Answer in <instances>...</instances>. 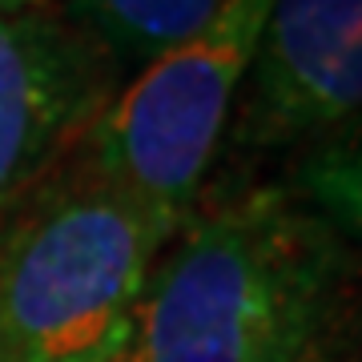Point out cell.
Segmentation results:
<instances>
[{"label": "cell", "instance_id": "obj_2", "mask_svg": "<svg viewBox=\"0 0 362 362\" xmlns=\"http://www.w3.org/2000/svg\"><path fill=\"white\" fill-rule=\"evenodd\" d=\"M169 233L77 145L0 218V362H105Z\"/></svg>", "mask_w": 362, "mask_h": 362}, {"label": "cell", "instance_id": "obj_5", "mask_svg": "<svg viewBox=\"0 0 362 362\" xmlns=\"http://www.w3.org/2000/svg\"><path fill=\"white\" fill-rule=\"evenodd\" d=\"M362 117V0H278L230 117L246 153L318 145Z\"/></svg>", "mask_w": 362, "mask_h": 362}, {"label": "cell", "instance_id": "obj_7", "mask_svg": "<svg viewBox=\"0 0 362 362\" xmlns=\"http://www.w3.org/2000/svg\"><path fill=\"white\" fill-rule=\"evenodd\" d=\"M286 189L318 209L362 254V117L310 145L294 165Z\"/></svg>", "mask_w": 362, "mask_h": 362}, {"label": "cell", "instance_id": "obj_8", "mask_svg": "<svg viewBox=\"0 0 362 362\" xmlns=\"http://www.w3.org/2000/svg\"><path fill=\"white\" fill-rule=\"evenodd\" d=\"M57 0H0V13H37V8H52Z\"/></svg>", "mask_w": 362, "mask_h": 362}, {"label": "cell", "instance_id": "obj_1", "mask_svg": "<svg viewBox=\"0 0 362 362\" xmlns=\"http://www.w3.org/2000/svg\"><path fill=\"white\" fill-rule=\"evenodd\" d=\"M105 362H362V254L286 185L194 206Z\"/></svg>", "mask_w": 362, "mask_h": 362}, {"label": "cell", "instance_id": "obj_6", "mask_svg": "<svg viewBox=\"0 0 362 362\" xmlns=\"http://www.w3.org/2000/svg\"><path fill=\"white\" fill-rule=\"evenodd\" d=\"M221 0H69L65 13L121 69H145L209 21Z\"/></svg>", "mask_w": 362, "mask_h": 362}, {"label": "cell", "instance_id": "obj_3", "mask_svg": "<svg viewBox=\"0 0 362 362\" xmlns=\"http://www.w3.org/2000/svg\"><path fill=\"white\" fill-rule=\"evenodd\" d=\"M278 0H221L202 28L133 73L81 137L101 177L173 226L197 206Z\"/></svg>", "mask_w": 362, "mask_h": 362}, {"label": "cell", "instance_id": "obj_4", "mask_svg": "<svg viewBox=\"0 0 362 362\" xmlns=\"http://www.w3.org/2000/svg\"><path fill=\"white\" fill-rule=\"evenodd\" d=\"M117 73L69 13H0V218L81 145L113 101Z\"/></svg>", "mask_w": 362, "mask_h": 362}]
</instances>
